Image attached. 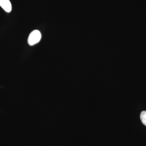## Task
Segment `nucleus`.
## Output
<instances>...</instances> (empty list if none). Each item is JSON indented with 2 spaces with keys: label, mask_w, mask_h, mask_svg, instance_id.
<instances>
[{
  "label": "nucleus",
  "mask_w": 146,
  "mask_h": 146,
  "mask_svg": "<svg viewBox=\"0 0 146 146\" xmlns=\"http://www.w3.org/2000/svg\"><path fill=\"white\" fill-rule=\"evenodd\" d=\"M42 35L39 31L35 30L31 32L29 35L28 43L30 46H33L37 44L41 40Z\"/></svg>",
  "instance_id": "1"
},
{
  "label": "nucleus",
  "mask_w": 146,
  "mask_h": 146,
  "mask_svg": "<svg viewBox=\"0 0 146 146\" xmlns=\"http://www.w3.org/2000/svg\"><path fill=\"white\" fill-rule=\"evenodd\" d=\"M0 6L6 12L11 11L12 7L9 0H0Z\"/></svg>",
  "instance_id": "2"
},
{
  "label": "nucleus",
  "mask_w": 146,
  "mask_h": 146,
  "mask_svg": "<svg viewBox=\"0 0 146 146\" xmlns=\"http://www.w3.org/2000/svg\"><path fill=\"white\" fill-rule=\"evenodd\" d=\"M140 118L142 123L146 126V111H143L141 112Z\"/></svg>",
  "instance_id": "3"
}]
</instances>
